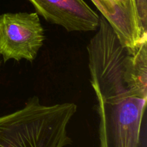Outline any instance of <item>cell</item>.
I'll return each mask as SVG.
<instances>
[{
    "mask_svg": "<svg viewBox=\"0 0 147 147\" xmlns=\"http://www.w3.org/2000/svg\"><path fill=\"white\" fill-rule=\"evenodd\" d=\"M44 32L36 12L0 14V55L4 61L32 62L43 45Z\"/></svg>",
    "mask_w": 147,
    "mask_h": 147,
    "instance_id": "3",
    "label": "cell"
},
{
    "mask_svg": "<svg viewBox=\"0 0 147 147\" xmlns=\"http://www.w3.org/2000/svg\"><path fill=\"white\" fill-rule=\"evenodd\" d=\"M124 47L147 42V4L139 0H91Z\"/></svg>",
    "mask_w": 147,
    "mask_h": 147,
    "instance_id": "4",
    "label": "cell"
},
{
    "mask_svg": "<svg viewBox=\"0 0 147 147\" xmlns=\"http://www.w3.org/2000/svg\"><path fill=\"white\" fill-rule=\"evenodd\" d=\"M47 22L67 32L96 31L100 17L84 0H27Z\"/></svg>",
    "mask_w": 147,
    "mask_h": 147,
    "instance_id": "5",
    "label": "cell"
},
{
    "mask_svg": "<svg viewBox=\"0 0 147 147\" xmlns=\"http://www.w3.org/2000/svg\"><path fill=\"white\" fill-rule=\"evenodd\" d=\"M76 112L73 103L46 106L33 96L19 110L0 116V147L67 146V126Z\"/></svg>",
    "mask_w": 147,
    "mask_h": 147,
    "instance_id": "2",
    "label": "cell"
},
{
    "mask_svg": "<svg viewBox=\"0 0 147 147\" xmlns=\"http://www.w3.org/2000/svg\"><path fill=\"white\" fill-rule=\"evenodd\" d=\"M87 46L100 147H139L147 103V43L122 45L103 17Z\"/></svg>",
    "mask_w": 147,
    "mask_h": 147,
    "instance_id": "1",
    "label": "cell"
}]
</instances>
